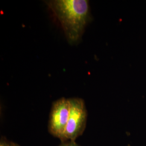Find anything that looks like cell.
Here are the masks:
<instances>
[{
    "instance_id": "cell-1",
    "label": "cell",
    "mask_w": 146,
    "mask_h": 146,
    "mask_svg": "<svg viewBox=\"0 0 146 146\" xmlns=\"http://www.w3.org/2000/svg\"><path fill=\"white\" fill-rule=\"evenodd\" d=\"M45 3L60 23L69 43L80 41L90 20L88 1L50 0Z\"/></svg>"
},
{
    "instance_id": "cell-2",
    "label": "cell",
    "mask_w": 146,
    "mask_h": 146,
    "mask_svg": "<svg viewBox=\"0 0 146 146\" xmlns=\"http://www.w3.org/2000/svg\"><path fill=\"white\" fill-rule=\"evenodd\" d=\"M69 99V115L64 133V142L75 141L85 131L87 121V110L84 100L79 98Z\"/></svg>"
},
{
    "instance_id": "cell-3",
    "label": "cell",
    "mask_w": 146,
    "mask_h": 146,
    "mask_svg": "<svg viewBox=\"0 0 146 146\" xmlns=\"http://www.w3.org/2000/svg\"><path fill=\"white\" fill-rule=\"evenodd\" d=\"M69 115V99L61 98L52 103L48 129L49 133L64 142V133L68 123Z\"/></svg>"
},
{
    "instance_id": "cell-4",
    "label": "cell",
    "mask_w": 146,
    "mask_h": 146,
    "mask_svg": "<svg viewBox=\"0 0 146 146\" xmlns=\"http://www.w3.org/2000/svg\"><path fill=\"white\" fill-rule=\"evenodd\" d=\"M0 146H20L13 141L8 140L5 136H1L0 139Z\"/></svg>"
},
{
    "instance_id": "cell-5",
    "label": "cell",
    "mask_w": 146,
    "mask_h": 146,
    "mask_svg": "<svg viewBox=\"0 0 146 146\" xmlns=\"http://www.w3.org/2000/svg\"><path fill=\"white\" fill-rule=\"evenodd\" d=\"M58 146H81L78 144L76 141H67L61 142Z\"/></svg>"
}]
</instances>
